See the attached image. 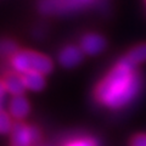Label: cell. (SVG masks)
Returning a JSON list of instances; mask_svg holds the SVG:
<instances>
[{
	"instance_id": "obj_1",
	"label": "cell",
	"mask_w": 146,
	"mask_h": 146,
	"mask_svg": "<svg viewBox=\"0 0 146 146\" xmlns=\"http://www.w3.org/2000/svg\"><path fill=\"white\" fill-rule=\"evenodd\" d=\"M124 57L100 82L95 95L100 104L110 108H121L130 104L141 89V77Z\"/></svg>"
},
{
	"instance_id": "obj_2",
	"label": "cell",
	"mask_w": 146,
	"mask_h": 146,
	"mask_svg": "<svg viewBox=\"0 0 146 146\" xmlns=\"http://www.w3.org/2000/svg\"><path fill=\"white\" fill-rule=\"evenodd\" d=\"M10 65L13 72L23 74L27 72H39L42 74H49L52 71V61L43 54L32 50H20L10 57Z\"/></svg>"
},
{
	"instance_id": "obj_3",
	"label": "cell",
	"mask_w": 146,
	"mask_h": 146,
	"mask_svg": "<svg viewBox=\"0 0 146 146\" xmlns=\"http://www.w3.org/2000/svg\"><path fill=\"white\" fill-rule=\"evenodd\" d=\"M89 0H40L39 9L43 13H63L85 6Z\"/></svg>"
},
{
	"instance_id": "obj_4",
	"label": "cell",
	"mask_w": 146,
	"mask_h": 146,
	"mask_svg": "<svg viewBox=\"0 0 146 146\" xmlns=\"http://www.w3.org/2000/svg\"><path fill=\"white\" fill-rule=\"evenodd\" d=\"M38 130L33 127H28L22 123L13 125L11 131V145L12 146H32L38 139Z\"/></svg>"
},
{
	"instance_id": "obj_5",
	"label": "cell",
	"mask_w": 146,
	"mask_h": 146,
	"mask_svg": "<svg viewBox=\"0 0 146 146\" xmlns=\"http://www.w3.org/2000/svg\"><path fill=\"white\" fill-rule=\"evenodd\" d=\"M106 46V40L104 36L96 33H88L85 34L80 40V49L86 55H96L101 52Z\"/></svg>"
},
{
	"instance_id": "obj_6",
	"label": "cell",
	"mask_w": 146,
	"mask_h": 146,
	"mask_svg": "<svg viewBox=\"0 0 146 146\" xmlns=\"http://www.w3.org/2000/svg\"><path fill=\"white\" fill-rule=\"evenodd\" d=\"M1 85L5 88V90L12 96H17V95H22L27 89L25 85L23 78L20 73L17 72H9L4 76L1 80Z\"/></svg>"
},
{
	"instance_id": "obj_7",
	"label": "cell",
	"mask_w": 146,
	"mask_h": 146,
	"mask_svg": "<svg viewBox=\"0 0 146 146\" xmlns=\"http://www.w3.org/2000/svg\"><path fill=\"white\" fill-rule=\"evenodd\" d=\"M83 50L74 45H68V46L63 48L61 52L58 54V61L66 68L76 67L78 63L83 60Z\"/></svg>"
},
{
	"instance_id": "obj_8",
	"label": "cell",
	"mask_w": 146,
	"mask_h": 146,
	"mask_svg": "<svg viewBox=\"0 0 146 146\" xmlns=\"http://www.w3.org/2000/svg\"><path fill=\"white\" fill-rule=\"evenodd\" d=\"M29 112V104L23 95H17L12 96L9 102V113L10 116L16 119H22Z\"/></svg>"
},
{
	"instance_id": "obj_9",
	"label": "cell",
	"mask_w": 146,
	"mask_h": 146,
	"mask_svg": "<svg viewBox=\"0 0 146 146\" xmlns=\"http://www.w3.org/2000/svg\"><path fill=\"white\" fill-rule=\"evenodd\" d=\"M22 78H23L25 85L27 89L33 90V91H39L43 90L45 86V78L44 74L39 72H27L21 74Z\"/></svg>"
},
{
	"instance_id": "obj_10",
	"label": "cell",
	"mask_w": 146,
	"mask_h": 146,
	"mask_svg": "<svg viewBox=\"0 0 146 146\" xmlns=\"http://www.w3.org/2000/svg\"><path fill=\"white\" fill-rule=\"evenodd\" d=\"M124 58L134 66H138L140 63L146 62V43H141L134 46L125 55Z\"/></svg>"
},
{
	"instance_id": "obj_11",
	"label": "cell",
	"mask_w": 146,
	"mask_h": 146,
	"mask_svg": "<svg viewBox=\"0 0 146 146\" xmlns=\"http://www.w3.org/2000/svg\"><path fill=\"white\" fill-rule=\"evenodd\" d=\"M13 129L12 123H11V118H10V113L6 111H1V116H0V130L3 134H7L11 133Z\"/></svg>"
},
{
	"instance_id": "obj_12",
	"label": "cell",
	"mask_w": 146,
	"mask_h": 146,
	"mask_svg": "<svg viewBox=\"0 0 146 146\" xmlns=\"http://www.w3.org/2000/svg\"><path fill=\"white\" fill-rule=\"evenodd\" d=\"M18 50V46L17 45L11 42V40H4L3 44H1V54L4 56H9V57H12Z\"/></svg>"
},
{
	"instance_id": "obj_13",
	"label": "cell",
	"mask_w": 146,
	"mask_h": 146,
	"mask_svg": "<svg viewBox=\"0 0 146 146\" xmlns=\"http://www.w3.org/2000/svg\"><path fill=\"white\" fill-rule=\"evenodd\" d=\"M66 146H96V143L90 138H79L70 141Z\"/></svg>"
},
{
	"instance_id": "obj_14",
	"label": "cell",
	"mask_w": 146,
	"mask_h": 146,
	"mask_svg": "<svg viewBox=\"0 0 146 146\" xmlns=\"http://www.w3.org/2000/svg\"><path fill=\"white\" fill-rule=\"evenodd\" d=\"M131 146H146V134L135 135L131 140Z\"/></svg>"
},
{
	"instance_id": "obj_15",
	"label": "cell",
	"mask_w": 146,
	"mask_h": 146,
	"mask_svg": "<svg viewBox=\"0 0 146 146\" xmlns=\"http://www.w3.org/2000/svg\"><path fill=\"white\" fill-rule=\"evenodd\" d=\"M145 1H146V0H145Z\"/></svg>"
}]
</instances>
